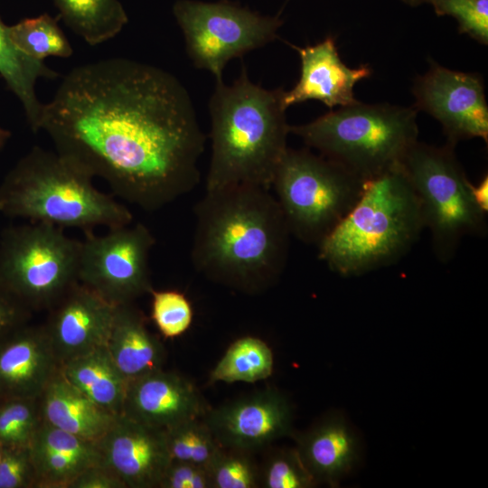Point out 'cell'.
I'll return each mask as SVG.
<instances>
[{"mask_svg": "<svg viewBox=\"0 0 488 488\" xmlns=\"http://www.w3.org/2000/svg\"><path fill=\"white\" fill-rule=\"evenodd\" d=\"M39 131L54 150L155 211L199 183L205 136L191 97L170 72L126 58L72 69L43 103Z\"/></svg>", "mask_w": 488, "mask_h": 488, "instance_id": "6da1fadb", "label": "cell"}, {"mask_svg": "<svg viewBox=\"0 0 488 488\" xmlns=\"http://www.w3.org/2000/svg\"><path fill=\"white\" fill-rule=\"evenodd\" d=\"M193 211L191 259L197 272L249 294L279 279L291 234L269 189L236 185L206 191Z\"/></svg>", "mask_w": 488, "mask_h": 488, "instance_id": "7a4b0ae2", "label": "cell"}, {"mask_svg": "<svg viewBox=\"0 0 488 488\" xmlns=\"http://www.w3.org/2000/svg\"><path fill=\"white\" fill-rule=\"evenodd\" d=\"M284 93L283 88L267 89L252 82L245 66L231 85L216 80L209 101L211 155L206 191L271 188L287 149Z\"/></svg>", "mask_w": 488, "mask_h": 488, "instance_id": "3957f363", "label": "cell"}, {"mask_svg": "<svg viewBox=\"0 0 488 488\" xmlns=\"http://www.w3.org/2000/svg\"><path fill=\"white\" fill-rule=\"evenodd\" d=\"M425 229L418 200L400 164L363 183L352 208L317 245L318 258L343 277L404 257Z\"/></svg>", "mask_w": 488, "mask_h": 488, "instance_id": "277c9868", "label": "cell"}, {"mask_svg": "<svg viewBox=\"0 0 488 488\" xmlns=\"http://www.w3.org/2000/svg\"><path fill=\"white\" fill-rule=\"evenodd\" d=\"M93 177L57 151L33 147L0 183V213L84 232L128 225L133 214L98 190Z\"/></svg>", "mask_w": 488, "mask_h": 488, "instance_id": "5b68a950", "label": "cell"}, {"mask_svg": "<svg viewBox=\"0 0 488 488\" xmlns=\"http://www.w3.org/2000/svg\"><path fill=\"white\" fill-rule=\"evenodd\" d=\"M414 107L356 101L303 125L289 126L308 148L362 180L400 164L418 141Z\"/></svg>", "mask_w": 488, "mask_h": 488, "instance_id": "8992f818", "label": "cell"}, {"mask_svg": "<svg viewBox=\"0 0 488 488\" xmlns=\"http://www.w3.org/2000/svg\"><path fill=\"white\" fill-rule=\"evenodd\" d=\"M364 181L309 148L287 147L271 187L291 236L317 246L352 208Z\"/></svg>", "mask_w": 488, "mask_h": 488, "instance_id": "52a82bcc", "label": "cell"}, {"mask_svg": "<svg viewBox=\"0 0 488 488\" xmlns=\"http://www.w3.org/2000/svg\"><path fill=\"white\" fill-rule=\"evenodd\" d=\"M455 145L418 140L400 162L419 202L432 249L441 262L451 260L466 236L483 235L486 213L474 202L472 183L458 162Z\"/></svg>", "mask_w": 488, "mask_h": 488, "instance_id": "ba28073f", "label": "cell"}, {"mask_svg": "<svg viewBox=\"0 0 488 488\" xmlns=\"http://www.w3.org/2000/svg\"><path fill=\"white\" fill-rule=\"evenodd\" d=\"M80 241L41 222L5 228L0 280L33 312L49 311L78 281Z\"/></svg>", "mask_w": 488, "mask_h": 488, "instance_id": "9c48e42d", "label": "cell"}, {"mask_svg": "<svg viewBox=\"0 0 488 488\" xmlns=\"http://www.w3.org/2000/svg\"><path fill=\"white\" fill-rule=\"evenodd\" d=\"M173 14L193 65L222 80L227 63L278 37L279 14H262L230 0H177Z\"/></svg>", "mask_w": 488, "mask_h": 488, "instance_id": "30bf717a", "label": "cell"}, {"mask_svg": "<svg viewBox=\"0 0 488 488\" xmlns=\"http://www.w3.org/2000/svg\"><path fill=\"white\" fill-rule=\"evenodd\" d=\"M78 281L113 305L133 303L154 289L149 266L155 238L142 223L85 232Z\"/></svg>", "mask_w": 488, "mask_h": 488, "instance_id": "8fae6325", "label": "cell"}, {"mask_svg": "<svg viewBox=\"0 0 488 488\" xmlns=\"http://www.w3.org/2000/svg\"><path fill=\"white\" fill-rule=\"evenodd\" d=\"M418 111H424L442 126L453 145L470 138L488 140V105L483 78L431 61L428 70L412 87Z\"/></svg>", "mask_w": 488, "mask_h": 488, "instance_id": "7c38bea8", "label": "cell"}, {"mask_svg": "<svg viewBox=\"0 0 488 488\" xmlns=\"http://www.w3.org/2000/svg\"><path fill=\"white\" fill-rule=\"evenodd\" d=\"M202 418L221 446L253 453L291 433L292 409L280 391L266 389L209 408Z\"/></svg>", "mask_w": 488, "mask_h": 488, "instance_id": "4fadbf2b", "label": "cell"}, {"mask_svg": "<svg viewBox=\"0 0 488 488\" xmlns=\"http://www.w3.org/2000/svg\"><path fill=\"white\" fill-rule=\"evenodd\" d=\"M115 307L80 282L62 296L44 324L60 365L106 345Z\"/></svg>", "mask_w": 488, "mask_h": 488, "instance_id": "5bb4252c", "label": "cell"}, {"mask_svg": "<svg viewBox=\"0 0 488 488\" xmlns=\"http://www.w3.org/2000/svg\"><path fill=\"white\" fill-rule=\"evenodd\" d=\"M101 462L127 488H158L171 458L164 430L119 415L96 442Z\"/></svg>", "mask_w": 488, "mask_h": 488, "instance_id": "9a60e30c", "label": "cell"}, {"mask_svg": "<svg viewBox=\"0 0 488 488\" xmlns=\"http://www.w3.org/2000/svg\"><path fill=\"white\" fill-rule=\"evenodd\" d=\"M208 409L192 381L160 369L127 382L122 415L165 430L185 420L202 418Z\"/></svg>", "mask_w": 488, "mask_h": 488, "instance_id": "2e32d148", "label": "cell"}, {"mask_svg": "<svg viewBox=\"0 0 488 488\" xmlns=\"http://www.w3.org/2000/svg\"><path fill=\"white\" fill-rule=\"evenodd\" d=\"M300 57V77L289 91L284 93L287 108L306 100H318L329 108L344 107L357 101L356 83L371 77L372 69L367 63L357 68L347 66L341 59L335 39L327 36L314 45H291Z\"/></svg>", "mask_w": 488, "mask_h": 488, "instance_id": "e0dca14e", "label": "cell"}, {"mask_svg": "<svg viewBox=\"0 0 488 488\" xmlns=\"http://www.w3.org/2000/svg\"><path fill=\"white\" fill-rule=\"evenodd\" d=\"M60 368L44 324H28L0 343V396L39 398Z\"/></svg>", "mask_w": 488, "mask_h": 488, "instance_id": "ac0fdd59", "label": "cell"}, {"mask_svg": "<svg viewBox=\"0 0 488 488\" xmlns=\"http://www.w3.org/2000/svg\"><path fill=\"white\" fill-rule=\"evenodd\" d=\"M35 488H69L85 469L102 463L95 442L42 421L31 445Z\"/></svg>", "mask_w": 488, "mask_h": 488, "instance_id": "d6986e66", "label": "cell"}, {"mask_svg": "<svg viewBox=\"0 0 488 488\" xmlns=\"http://www.w3.org/2000/svg\"><path fill=\"white\" fill-rule=\"evenodd\" d=\"M296 450L317 483L331 486L352 470L358 458L355 435L339 416H330L300 435Z\"/></svg>", "mask_w": 488, "mask_h": 488, "instance_id": "ffe728a7", "label": "cell"}, {"mask_svg": "<svg viewBox=\"0 0 488 488\" xmlns=\"http://www.w3.org/2000/svg\"><path fill=\"white\" fill-rule=\"evenodd\" d=\"M106 347L127 382L162 369L165 351L133 303L116 305Z\"/></svg>", "mask_w": 488, "mask_h": 488, "instance_id": "44dd1931", "label": "cell"}, {"mask_svg": "<svg viewBox=\"0 0 488 488\" xmlns=\"http://www.w3.org/2000/svg\"><path fill=\"white\" fill-rule=\"evenodd\" d=\"M40 403L44 421L95 443L117 417L71 385L62 375L61 368L41 394Z\"/></svg>", "mask_w": 488, "mask_h": 488, "instance_id": "7402d4cb", "label": "cell"}, {"mask_svg": "<svg viewBox=\"0 0 488 488\" xmlns=\"http://www.w3.org/2000/svg\"><path fill=\"white\" fill-rule=\"evenodd\" d=\"M61 371L93 402L116 416L122 415L127 382L106 345L62 363Z\"/></svg>", "mask_w": 488, "mask_h": 488, "instance_id": "603a6c76", "label": "cell"}, {"mask_svg": "<svg viewBox=\"0 0 488 488\" xmlns=\"http://www.w3.org/2000/svg\"><path fill=\"white\" fill-rule=\"evenodd\" d=\"M0 76L22 104L31 129L38 132L43 103L37 97L36 83L40 79H56L59 74L44 61L33 60L19 51L9 38L7 24L1 16Z\"/></svg>", "mask_w": 488, "mask_h": 488, "instance_id": "cb8c5ba5", "label": "cell"}, {"mask_svg": "<svg viewBox=\"0 0 488 488\" xmlns=\"http://www.w3.org/2000/svg\"><path fill=\"white\" fill-rule=\"evenodd\" d=\"M60 17L90 46L116 37L128 22L118 0H54Z\"/></svg>", "mask_w": 488, "mask_h": 488, "instance_id": "d4e9b609", "label": "cell"}, {"mask_svg": "<svg viewBox=\"0 0 488 488\" xmlns=\"http://www.w3.org/2000/svg\"><path fill=\"white\" fill-rule=\"evenodd\" d=\"M274 356L261 339L244 336L233 342L210 374V383H254L269 378Z\"/></svg>", "mask_w": 488, "mask_h": 488, "instance_id": "484cf974", "label": "cell"}, {"mask_svg": "<svg viewBox=\"0 0 488 488\" xmlns=\"http://www.w3.org/2000/svg\"><path fill=\"white\" fill-rule=\"evenodd\" d=\"M7 33L19 51L36 61H44L48 57L69 58L73 53L57 20L46 13L7 25Z\"/></svg>", "mask_w": 488, "mask_h": 488, "instance_id": "4316f807", "label": "cell"}, {"mask_svg": "<svg viewBox=\"0 0 488 488\" xmlns=\"http://www.w3.org/2000/svg\"><path fill=\"white\" fill-rule=\"evenodd\" d=\"M164 433L170 458L174 460L207 468L221 448L202 418L185 420Z\"/></svg>", "mask_w": 488, "mask_h": 488, "instance_id": "83f0119b", "label": "cell"}, {"mask_svg": "<svg viewBox=\"0 0 488 488\" xmlns=\"http://www.w3.org/2000/svg\"><path fill=\"white\" fill-rule=\"evenodd\" d=\"M42 421L40 397L5 399L0 405V446H30Z\"/></svg>", "mask_w": 488, "mask_h": 488, "instance_id": "f1b7e54d", "label": "cell"}, {"mask_svg": "<svg viewBox=\"0 0 488 488\" xmlns=\"http://www.w3.org/2000/svg\"><path fill=\"white\" fill-rule=\"evenodd\" d=\"M252 453L221 446L207 467L211 488L259 487V466Z\"/></svg>", "mask_w": 488, "mask_h": 488, "instance_id": "f546056e", "label": "cell"}, {"mask_svg": "<svg viewBox=\"0 0 488 488\" xmlns=\"http://www.w3.org/2000/svg\"><path fill=\"white\" fill-rule=\"evenodd\" d=\"M316 484L296 448L274 450L259 467V487L311 488Z\"/></svg>", "mask_w": 488, "mask_h": 488, "instance_id": "4dcf8cb0", "label": "cell"}, {"mask_svg": "<svg viewBox=\"0 0 488 488\" xmlns=\"http://www.w3.org/2000/svg\"><path fill=\"white\" fill-rule=\"evenodd\" d=\"M150 295L151 317L164 338L178 337L190 328L193 310L184 294L172 289H153Z\"/></svg>", "mask_w": 488, "mask_h": 488, "instance_id": "1f68e13d", "label": "cell"}, {"mask_svg": "<svg viewBox=\"0 0 488 488\" xmlns=\"http://www.w3.org/2000/svg\"><path fill=\"white\" fill-rule=\"evenodd\" d=\"M428 4L437 15L455 18L460 33L488 43V0H428Z\"/></svg>", "mask_w": 488, "mask_h": 488, "instance_id": "d6a6232c", "label": "cell"}, {"mask_svg": "<svg viewBox=\"0 0 488 488\" xmlns=\"http://www.w3.org/2000/svg\"><path fill=\"white\" fill-rule=\"evenodd\" d=\"M36 475L30 447H4L0 488H35Z\"/></svg>", "mask_w": 488, "mask_h": 488, "instance_id": "836d02e7", "label": "cell"}, {"mask_svg": "<svg viewBox=\"0 0 488 488\" xmlns=\"http://www.w3.org/2000/svg\"><path fill=\"white\" fill-rule=\"evenodd\" d=\"M33 313L0 280V343L28 324Z\"/></svg>", "mask_w": 488, "mask_h": 488, "instance_id": "e575fe53", "label": "cell"}, {"mask_svg": "<svg viewBox=\"0 0 488 488\" xmlns=\"http://www.w3.org/2000/svg\"><path fill=\"white\" fill-rule=\"evenodd\" d=\"M158 488H211L207 468L171 459Z\"/></svg>", "mask_w": 488, "mask_h": 488, "instance_id": "d590c367", "label": "cell"}, {"mask_svg": "<svg viewBox=\"0 0 488 488\" xmlns=\"http://www.w3.org/2000/svg\"><path fill=\"white\" fill-rule=\"evenodd\" d=\"M69 488H127L123 481L107 465L96 464L85 469Z\"/></svg>", "mask_w": 488, "mask_h": 488, "instance_id": "8d00e7d4", "label": "cell"}, {"mask_svg": "<svg viewBox=\"0 0 488 488\" xmlns=\"http://www.w3.org/2000/svg\"><path fill=\"white\" fill-rule=\"evenodd\" d=\"M472 195L478 207L488 211V176L485 174L477 184H472Z\"/></svg>", "mask_w": 488, "mask_h": 488, "instance_id": "74e56055", "label": "cell"}, {"mask_svg": "<svg viewBox=\"0 0 488 488\" xmlns=\"http://www.w3.org/2000/svg\"><path fill=\"white\" fill-rule=\"evenodd\" d=\"M11 136V133L9 130L5 128L3 125L0 122V152L4 149L6 143L8 142L9 138Z\"/></svg>", "mask_w": 488, "mask_h": 488, "instance_id": "f35d334b", "label": "cell"}, {"mask_svg": "<svg viewBox=\"0 0 488 488\" xmlns=\"http://www.w3.org/2000/svg\"><path fill=\"white\" fill-rule=\"evenodd\" d=\"M403 3L410 6H418L422 4H428V0H401Z\"/></svg>", "mask_w": 488, "mask_h": 488, "instance_id": "ab89813d", "label": "cell"}, {"mask_svg": "<svg viewBox=\"0 0 488 488\" xmlns=\"http://www.w3.org/2000/svg\"><path fill=\"white\" fill-rule=\"evenodd\" d=\"M2 452H3V447L0 446V459H1Z\"/></svg>", "mask_w": 488, "mask_h": 488, "instance_id": "60d3db41", "label": "cell"}, {"mask_svg": "<svg viewBox=\"0 0 488 488\" xmlns=\"http://www.w3.org/2000/svg\"><path fill=\"white\" fill-rule=\"evenodd\" d=\"M4 401L3 398L0 396V405Z\"/></svg>", "mask_w": 488, "mask_h": 488, "instance_id": "b9f144b4", "label": "cell"}]
</instances>
